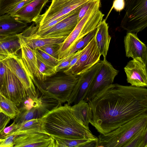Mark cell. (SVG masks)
Returning <instances> with one entry per match:
<instances>
[{
	"label": "cell",
	"instance_id": "6da1fadb",
	"mask_svg": "<svg viewBox=\"0 0 147 147\" xmlns=\"http://www.w3.org/2000/svg\"><path fill=\"white\" fill-rule=\"evenodd\" d=\"M88 102L92 113L90 123L100 134H105L147 114V89L112 84Z\"/></svg>",
	"mask_w": 147,
	"mask_h": 147
},
{
	"label": "cell",
	"instance_id": "7a4b0ae2",
	"mask_svg": "<svg viewBox=\"0 0 147 147\" xmlns=\"http://www.w3.org/2000/svg\"><path fill=\"white\" fill-rule=\"evenodd\" d=\"M44 133L64 138H98L72 114L70 105L60 104L40 118Z\"/></svg>",
	"mask_w": 147,
	"mask_h": 147
},
{
	"label": "cell",
	"instance_id": "3957f363",
	"mask_svg": "<svg viewBox=\"0 0 147 147\" xmlns=\"http://www.w3.org/2000/svg\"><path fill=\"white\" fill-rule=\"evenodd\" d=\"M147 129V114L135 117L110 132L100 134L97 147H127L137 136Z\"/></svg>",
	"mask_w": 147,
	"mask_h": 147
},
{
	"label": "cell",
	"instance_id": "277c9868",
	"mask_svg": "<svg viewBox=\"0 0 147 147\" xmlns=\"http://www.w3.org/2000/svg\"><path fill=\"white\" fill-rule=\"evenodd\" d=\"M100 0L90 7L64 41L60 44L59 60L65 58L81 39L96 28L104 15L100 10Z\"/></svg>",
	"mask_w": 147,
	"mask_h": 147
},
{
	"label": "cell",
	"instance_id": "5b68a950",
	"mask_svg": "<svg viewBox=\"0 0 147 147\" xmlns=\"http://www.w3.org/2000/svg\"><path fill=\"white\" fill-rule=\"evenodd\" d=\"M80 75L57 73L46 77L41 82L35 80L33 83L45 96L55 99L61 104L67 102Z\"/></svg>",
	"mask_w": 147,
	"mask_h": 147
},
{
	"label": "cell",
	"instance_id": "8992f818",
	"mask_svg": "<svg viewBox=\"0 0 147 147\" xmlns=\"http://www.w3.org/2000/svg\"><path fill=\"white\" fill-rule=\"evenodd\" d=\"M125 13L121 27L137 34L147 26V0H125Z\"/></svg>",
	"mask_w": 147,
	"mask_h": 147
},
{
	"label": "cell",
	"instance_id": "52a82bcc",
	"mask_svg": "<svg viewBox=\"0 0 147 147\" xmlns=\"http://www.w3.org/2000/svg\"><path fill=\"white\" fill-rule=\"evenodd\" d=\"M81 5L72 11L68 17L49 28L37 30L36 27L33 25L29 27L26 31L38 37L68 36L78 22V15Z\"/></svg>",
	"mask_w": 147,
	"mask_h": 147
},
{
	"label": "cell",
	"instance_id": "ba28073f",
	"mask_svg": "<svg viewBox=\"0 0 147 147\" xmlns=\"http://www.w3.org/2000/svg\"><path fill=\"white\" fill-rule=\"evenodd\" d=\"M88 0H52L48 8L33 21L39 27L69 13Z\"/></svg>",
	"mask_w": 147,
	"mask_h": 147
},
{
	"label": "cell",
	"instance_id": "9c48e42d",
	"mask_svg": "<svg viewBox=\"0 0 147 147\" xmlns=\"http://www.w3.org/2000/svg\"><path fill=\"white\" fill-rule=\"evenodd\" d=\"M0 58L7 67L20 81L24 87L28 97L33 98L38 94L35 85L21 59L18 54H0Z\"/></svg>",
	"mask_w": 147,
	"mask_h": 147
},
{
	"label": "cell",
	"instance_id": "30bf717a",
	"mask_svg": "<svg viewBox=\"0 0 147 147\" xmlns=\"http://www.w3.org/2000/svg\"><path fill=\"white\" fill-rule=\"evenodd\" d=\"M119 71L106 59L102 60L100 67L94 77L83 100L88 102L105 87L113 84Z\"/></svg>",
	"mask_w": 147,
	"mask_h": 147
},
{
	"label": "cell",
	"instance_id": "8fae6325",
	"mask_svg": "<svg viewBox=\"0 0 147 147\" xmlns=\"http://www.w3.org/2000/svg\"><path fill=\"white\" fill-rule=\"evenodd\" d=\"M101 56L97 44L95 35L88 45L82 49L76 63L71 68L63 72L75 75H80L88 71L99 61Z\"/></svg>",
	"mask_w": 147,
	"mask_h": 147
},
{
	"label": "cell",
	"instance_id": "7c38bea8",
	"mask_svg": "<svg viewBox=\"0 0 147 147\" xmlns=\"http://www.w3.org/2000/svg\"><path fill=\"white\" fill-rule=\"evenodd\" d=\"M102 64L100 60L86 72L80 75L79 80L68 98L67 103L70 105L84 100L91 83Z\"/></svg>",
	"mask_w": 147,
	"mask_h": 147
},
{
	"label": "cell",
	"instance_id": "4fadbf2b",
	"mask_svg": "<svg viewBox=\"0 0 147 147\" xmlns=\"http://www.w3.org/2000/svg\"><path fill=\"white\" fill-rule=\"evenodd\" d=\"M2 95L17 106L25 101L28 97L22 84L8 68Z\"/></svg>",
	"mask_w": 147,
	"mask_h": 147
},
{
	"label": "cell",
	"instance_id": "5bb4252c",
	"mask_svg": "<svg viewBox=\"0 0 147 147\" xmlns=\"http://www.w3.org/2000/svg\"><path fill=\"white\" fill-rule=\"evenodd\" d=\"M146 65L140 58L133 59L124 67L127 82L137 87H147Z\"/></svg>",
	"mask_w": 147,
	"mask_h": 147
},
{
	"label": "cell",
	"instance_id": "9a60e30c",
	"mask_svg": "<svg viewBox=\"0 0 147 147\" xmlns=\"http://www.w3.org/2000/svg\"><path fill=\"white\" fill-rule=\"evenodd\" d=\"M14 147H55V141L51 136L42 133L16 135Z\"/></svg>",
	"mask_w": 147,
	"mask_h": 147
},
{
	"label": "cell",
	"instance_id": "2e32d148",
	"mask_svg": "<svg viewBox=\"0 0 147 147\" xmlns=\"http://www.w3.org/2000/svg\"><path fill=\"white\" fill-rule=\"evenodd\" d=\"M18 36L21 47L20 56L22 61L33 82L34 79L40 82L41 78L39 73L36 50L31 49L27 45L20 34Z\"/></svg>",
	"mask_w": 147,
	"mask_h": 147
},
{
	"label": "cell",
	"instance_id": "e0dca14e",
	"mask_svg": "<svg viewBox=\"0 0 147 147\" xmlns=\"http://www.w3.org/2000/svg\"><path fill=\"white\" fill-rule=\"evenodd\" d=\"M124 42L126 57L133 59L140 58L146 65L147 47L137 34L128 32L124 37Z\"/></svg>",
	"mask_w": 147,
	"mask_h": 147
},
{
	"label": "cell",
	"instance_id": "ac0fdd59",
	"mask_svg": "<svg viewBox=\"0 0 147 147\" xmlns=\"http://www.w3.org/2000/svg\"><path fill=\"white\" fill-rule=\"evenodd\" d=\"M27 23L8 13L0 16V35L10 36L20 33L27 26Z\"/></svg>",
	"mask_w": 147,
	"mask_h": 147
},
{
	"label": "cell",
	"instance_id": "d6986e66",
	"mask_svg": "<svg viewBox=\"0 0 147 147\" xmlns=\"http://www.w3.org/2000/svg\"><path fill=\"white\" fill-rule=\"evenodd\" d=\"M49 0H34L12 15L27 23L33 22L39 15Z\"/></svg>",
	"mask_w": 147,
	"mask_h": 147
},
{
	"label": "cell",
	"instance_id": "ffe728a7",
	"mask_svg": "<svg viewBox=\"0 0 147 147\" xmlns=\"http://www.w3.org/2000/svg\"><path fill=\"white\" fill-rule=\"evenodd\" d=\"M20 34L27 45L34 50L47 45L61 44L67 36L50 38L38 37L28 33L25 29Z\"/></svg>",
	"mask_w": 147,
	"mask_h": 147
},
{
	"label": "cell",
	"instance_id": "44dd1931",
	"mask_svg": "<svg viewBox=\"0 0 147 147\" xmlns=\"http://www.w3.org/2000/svg\"><path fill=\"white\" fill-rule=\"evenodd\" d=\"M109 26L106 21L104 20L97 27L95 35L96 41L101 55L104 59L106 58L111 40L108 32Z\"/></svg>",
	"mask_w": 147,
	"mask_h": 147
},
{
	"label": "cell",
	"instance_id": "7402d4cb",
	"mask_svg": "<svg viewBox=\"0 0 147 147\" xmlns=\"http://www.w3.org/2000/svg\"><path fill=\"white\" fill-rule=\"evenodd\" d=\"M51 136L55 141V147H96L98 145V138H69Z\"/></svg>",
	"mask_w": 147,
	"mask_h": 147
},
{
	"label": "cell",
	"instance_id": "603a6c76",
	"mask_svg": "<svg viewBox=\"0 0 147 147\" xmlns=\"http://www.w3.org/2000/svg\"><path fill=\"white\" fill-rule=\"evenodd\" d=\"M70 109L74 116L84 125L89 128L92 113L88 102L82 100L72 106H70Z\"/></svg>",
	"mask_w": 147,
	"mask_h": 147
},
{
	"label": "cell",
	"instance_id": "cb8c5ba5",
	"mask_svg": "<svg viewBox=\"0 0 147 147\" xmlns=\"http://www.w3.org/2000/svg\"><path fill=\"white\" fill-rule=\"evenodd\" d=\"M21 48L18 34L9 36L0 42V54H17Z\"/></svg>",
	"mask_w": 147,
	"mask_h": 147
},
{
	"label": "cell",
	"instance_id": "d4e9b609",
	"mask_svg": "<svg viewBox=\"0 0 147 147\" xmlns=\"http://www.w3.org/2000/svg\"><path fill=\"white\" fill-rule=\"evenodd\" d=\"M38 132L44 133L42 128L40 118L33 119L23 123L18 126L16 130L12 134L19 135Z\"/></svg>",
	"mask_w": 147,
	"mask_h": 147
},
{
	"label": "cell",
	"instance_id": "484cf974",
	"mask_svg": "<svg viewBox=\"0 0 147 147\" xmlns=\"http://www.w3.org/2000/svg\"><path fill=\"white\" fill-rule=\"evenodd\" d=\"M20 109V113L14 121L18 126L30 120L41 118L44 115L39 107H33L29 109L23 108Z\"/></svg>",
	"mask_w": 147,
	"mask_h": 147
},
{
	"label": "cell",
	"instance_id": "4316f807",
	"mask_svg": "<svg viewBox=\"0 0 147 147\" xmlns=\"http://www.w3.org/2000/svg\"><path fill=\"white\" fill-rule=\"evenodd\" d=\"M13 102L2 95L0 100V108L1 112L13 119L19 114L20 109Z\"/></svg>",
	"mask_w": 147,
	"mask_h": 147
},
{
	"label": "cell",
	"instance_id": "83f0119b",
	"mask_svg": "<svg viewBox=\"0 0 147 147\" xmlns=\"http://www.w3.org/2000/svg\"><path fill=\"white\" fill-rule=\"evenodd\" d=\"M97 30V28L80 39L68 53L65 57L76 53L79 50L82 49L85 47L94 36Z\"/></svg>",
	"mask_w": 147,
	"mask_h": 147
},
{
	"label": "cell",
	"instance_id": "f1b7e54d",
	"mask_svg": "<svg viewBox=\"0 0 147 147\" xmlns=\"http://www.w3.org/2000/svg\"><path fill=\"white\" fill-rule=\"evenodd\" d=\"M37 65L39 73L41 78L40 82L42 81L46 77L55 74L57 72L55 67L49 66L37 59Z\"/></svg>",
	"mask_w": 147,
	"mask_h": 147
},
{
	"label": "cell",
	"instance_id": "f546056e",
	"mask_svg": "<svg viewBox=\"0 0 147 147\" xmlns=\"http://www.w3.org/2000/svg\"><path fill=\"white\" fill-rule=\"evenodd\" d=\"M36 51L37 59L49 66L55 67L61 61V59L53 57L39 48L37 49Z\"/></svg>",
	"mask_w": 147,
	"mask_h": 147
},
{
	"label": "cell",
	"instance_id": "4dcf8cb0",
	"mask_svg": "<svg viewBox=\"0 0 147 147\" xmlns=\"http://www.w3.org/2000/svg\"><path fill=\"white\" fill-rule=\"evenodd\" d=\"M22 0H0V16L7 13Z\"/></svg>",
	"mask_w": 147,
	"mask_h": 147
},
{
	"label": "cell",
	"instance_id": "1f68e13d",
	"mask_svg": "<svg viewBox=\"0 0 147 147\" xmlns=\"http://www.w3.org/2000/svg\"><path fill=\"white\" fill-rule=\"evenodd\" d=\"M60 48V44H55L47 45L39 48L51 56L59 60Z\"/></svg>",
	"mask_w": 147,
	"mask_h": 147
},
{
	"label": "cell",
	"instance_id": "d6a6232c",
	"mask_svg": "<svg viewBox=\"0 0 147 147\" xmlns=\"http://www.w3.org/2000/svg\"><path fill=\"white\" fill-rule=\"evenodd\" d=\"M7 67L0 58V92L2 95Z\"/></svg>",
	"mask_w": 147,
	"mask_h": 147
},
{
	"label": "cell",
	"instance_id": "836d02e7",
	"mask_svg": "<svg viewBox=\"0 0 147 147\" xmlns=\"http://www.w3.org/2000/svg\"><path fill=\"white\" fill-rule=\"evenodd\" d=\"M75 53L61 59V61L55 67L57 73L63 69H66L67 68Z\"/></svg>",
	"mask_w": 147,
	"mask_h": 147
},
{
	"label": "cell",
	"instance_id": "e575fe53",
	"mask_svg": "<svg viewBox=\"0 0 147 147\" xmlns=\"http://www.w3.org/2000/svg\"><path fill=\"white\" fill-rule=\"evenodd\" d=\"M17 125L13 121L10 126L5 127L0 132V139H4L12 135L16 130Z\"/></svg>",
	"mask_w": 147,
	"mask_h": 147
},
{
	"label": "cell",
	"instance_id": "d590c367",
	"mask_svg": "<svg viewBox=\"0 0 147 147\" xmlns=\"http://www.w3.org/2000/svg\"><path fill=\"white\" fill-rule=\"evenodd\" d=\"M16 135L12 134L4 138L0 147H13Z\"/></svg>",
	"mask_w": 147,
	"mask_h": 147
},
{
	"label": "cell",
	"instance_id": "8d00e7d4",
	"mask_svg": "<svg viewBox=\"0 0 147 147\" xmlns=\"http://www.w3.org/2000/svg\"><path fill=\"white\" fill-rule=\"evenodd\" d=\"M34 0H22L6 13L12 15L17 11Z\"/></svg>",
	"mask_w": 147,
	"mask_h": 147
},
{
	"label": "cell",
	"instance_id": "74e56055",
	"mask_svg": "<svg viewBox=\"0 0 147 147\" xmlns=\"http://www.w3.org/2000/svg\"><path fill=\"white\" fill-rule=\"evenodd\" d=\"M11 119L9 117L0 111V132L5 127Z\"/></svg>",
	"mask_w": 147,
	"mask_h": 147
},
{
	"label": "cell",
	"instance_id": "f35d334b",
	"mask_svg": "<svg viewBox=\"0 0 147 147\" xmlns=\"http://www.w3.org/2000/svg\"><path fill=\"white\" fill-rule=\"evenodd\" d=\"M125 6L124 0H114L112 8L117 11H120L124 8Z\"/></svg>",
	"mask_w": 147,
	"mask_h": 147
},
{
	"label": "cell",
	"instance_id": "ab89813d",
	"mask_svg": "<svg viewBox=\"0 0 147 147\" xmlns=\"http://www.w3.org/2000/svg\"><path fill=\"white\" fill-rule=\"evenodd\" d=\"M82 50V49L79 50L75 53V54L71 59L68 67L65 69H68L71 68L76 63L79 58Z\"/></svg>",
	"mask_w": 147,
	"mask_h": 147
},
{
	"label": "cell",
	"instance_id": "60d3db41",
	"mask_svg": "<svg viewBox=\"0 0 147 147\" xmlns=\"http://www.w3.org/2000/svg\"><path fill=\"white\" fill-rule=\"evenodd\" d=\"M8 36L0 35V42L2 41Z\"/></svg>",
	"mask_w": 147,
	"mask_h": 147
},
{
	"label": "cell",
	"instance_id": "b9f144b4",
	"mask_svg": "<svg viewBox=\"0 0 147 147\" xmlns=\"http://www.w3.org/2000/svg\"><path fill=\"white\" fill-rule=\"evenodd\" d=\"M4 139H0V146L3 142Z\"/></svg>",
	"mask_w": 147,
	"mask_h": 147
},
{
	"label": "cell",
	"instance_id": "7bdbcfd3",
	"mask_svg": "<svg viewBox=\"0 0 147 147\" xmlns=\"http://www.w3.org/2000/svg\"><path fill=\"white\" fill-rule=\"evenodd\" d=\"M2 95L1 94L0 92V100H1L2 98Z\"/></svg>",
	"mask_w": 147,
	"mask_h": 147
},
{
	"label": "cell",
	"instance_id": "ee69618b",
	"mask_svg": "<svg viewBox=\"0 0 147 147\" xmlns=\"http://www.w3.org/2000/svg\"><path fill=\"white\" fill-rule=\"evenodd\" d=\"M0 111L1 112V109H0Z\"/></svg>",
	"mask_w": 147,
	"mask_h": 147
}]
</instances>
